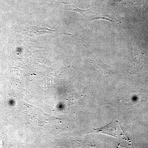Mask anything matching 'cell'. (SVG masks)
Returning a JSON list of instances; mask_svg holds the SVG:
<instances>
[{"label": "cell", "mask_w": 148, "mask_h": 148, "mask_svg": "<svg viewBox=\"0 0 148 148\" xmlns=\"http://www.w3.org/2000/svg\"><path fill=\"white\" fill-rule=\"evenodd\" d=\"M94 130L95 132L98 133H104L111 135L128 142L130 141L129 138L125 135L122 131L119 122L116 119L113 120L110 123L107 124L104 127Z\"/></svg>", "instance_id": "cell-1"}, {"label": "cell", "mask_w": 148, "mask_h": 148, "mask_svg": "<svg viewBox=\"0 0 148 148\" xmlns=\"http://www.w3.org/2000/svg\"><path fill=\"white\" fill-rule=\"evenodd\" d=\"M55 30H51L45 27L32 26L28 28L27 30V34L31 37H36L46 34H52Z\"/></svg>", "instance_id": "cell-2"}]
</instances>
